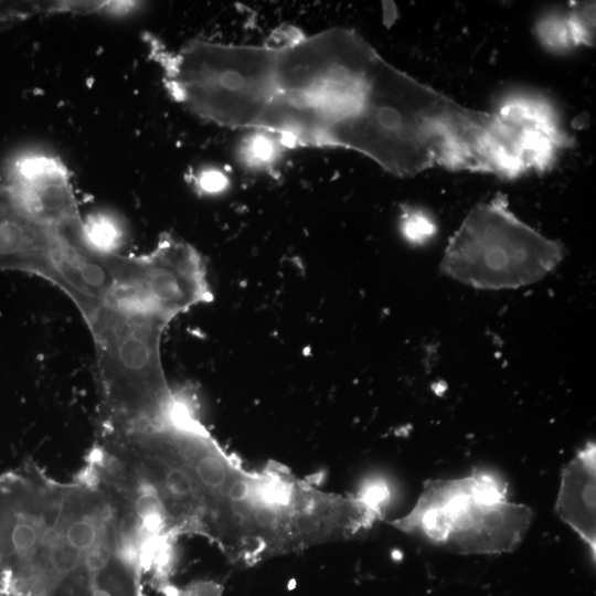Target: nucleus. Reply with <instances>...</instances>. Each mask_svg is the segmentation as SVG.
<instances>
[{
	"label": "nucleus",
	"instance_id": "obj_1",
	"mask_svg": "<svg viewBox=\"0 0 596 596\" xmlns=\"http://www.w3.org/2000/svg\"><path fill=\"white\" fill-rule=\"evenodd\" d=\"M145 42L170 97L219 126L266 131L284 147L354 150L396 177L415 174L435 147L438 93L353 30L287 26L259 45Z\"/></svg>",
	"mask_w": 596,
	"mask_h": 596
},
{
	"label": "nucleus",
	"instance_id": "obj_2",
	"mask_svg": "<svg viewBox=\"0 0 596 596\" xmlns=\"http://www.w3.org/2000/svg\"><path fill=\"white\" fill-rule=\"evenodd\" d=\"M169 425L199 501V535L233 563L267 560L291 520L295 476L274 462L262 469L245 468L211 436L189 405Z\"/></svg>",
	"mask_w": 596,
	"mask_h": 596
},
{
	"label": "nucleus",
	"instance_id": "obj_3",
	"mask_svg": "<svg viewBox=\"0 0 596 596\" xmlns=\"http://www.w3.org/2000/svg\"><path fill=\"white\" fill-rule=\"evenodd\" d=\"M65 486L32 459L0 475V593L52 596L65 579Z\"/></svg>",
	"mask_w": 596,
	"mask_h": 596
},
{
	"label": "nucleus",
	"instance_id": "obj_4",
	"mask_svg": "<svg viewBox=\"0 0 596 596\" xmlns=\"http://www.w3.org/2000/svg\"><path fill=\"white\" fill-rule=\"evenodd\" d=\"M533 511L508 500V485L489 470L430 480L414 508L391 521L395 529L459 554H502L515 550Z\"/></svg>",
	"mask_w": 596,
	"mask_h": 596
},
{
	"label": "nucleus",
	"instance_id": "obj_5",
	"mask_svg": "<svg viewBox=\"0 0 596 596\" xmlns=\"http://www.w3.org/2000/svg\"><path fill=\"white\" fill-rule=\"evenodd\" d=\"M564 246L521 221L504 194L475 205L448 240L440 272L479 289H514L544 278Z\"/></svg>",
	"mask_w": 596,
	"mask_h": 596
},
{
	"label": "nucleus",
	"instance_id": "obj_6",
	"mask_svg": "<svg viewBox=\"0 0 596 596\" xmlns=\"http://www.w3.org/2000/svg\"><path fill=\"white\" fill-rule=\"evenodd\" d=\"M1 188L40 225L61 231L82 225L70 171L57 156L26 152L15 157Z\"/></svg>",
	"mask_w": 596,
	"mask_h": 596
},
{
	"label": "nucleus",
	"instance_id": "obj_7",
	"mask_svg": "<svg viewBox=\"0 0 596 596\" xmlns=\"http://www.w3.org/2000/svg\"><path fill=\"white\" fill-rule=\"evenodd\" d=\"M62 231L40 225L22 213L0 188V269L50 278Z\"/></svg>",
	"mask_w": 596,
	"mask_h": 596
},
{
	"label": "nucleus",
	"instance_id": "obj_8",
	"mask_svg": "<svg viewBox=\"0 0 596 596\" xmlns=\"http://www.w3.org/2000/svg\"><path fill=\"white\" fill-rule=\"evenodd\" d=\"M596 446L588 441L563 468L555 512L596 554Z\"/></svg>",
	"mask_w": 596,
	"mask_h": 596
},
{
	"label": "nucleus",
	"instance_id": "obj_9",
	"mask_svg": "<svg viewBox=\"0 0 596 596\" xmlns=\"http://www.w3.org/2000/svg\"><path fill=\"white\" fill-rule=\"evenodd\" d=\"M594 6L579 4L568 15H549L536 24L541 42L549 49L564 50L578 44H592Z\"/></svg>",
	"mask_w": 596,
	"mask_h": 596
},
{
	"label": "nucleus",
	"instance_id": "obj_10",
	"mask_svg": "<svg viewBox=\"0 0 596 596\" xmlns=\"http://www.w3.org/2000/svg\"><path fill=\"white\" fill-rule=\"evenodd\" d=\"M82 237L85 243L102 253H117L123 230L119 222L105 213H97L83 220Z\"/></svg>",
	"mask_w": 596,
	"mask_h": 596
},
{
	"label": "nucleus",
	"instance_id": "obj_11",
	"mask_svg": "<svg viewBox=\"0 0 596 596\" xmlns=\"http://www.w3.org/2000/svg\"><path fill=\"white\" fill-rule=\"evenodd\" d=\"M283 148L284 146L276 136L254 130L240 145L238 158L251 168H269L279 158Z\"/></svg>",
	"mask_w": 596,
	"mask_h": 596
},
{
	"label": "nucleus",
	"instance_id": "obj_12",
	"mask_svg": "<svg viewBox=\"0 0 596 596\" xmlns=\"http://www.w3.org/2000/svg\"><path fill=\"white\" fill-rule=\"evenodd\" d=\"M400 230L408 243L423 245L435 236L437 226L424 210L406 207L401 215Z\"/></svg>",
	"mask_w": 596,
	"mask_h": 596
},
{
	"label": "nucleus",
	"instance_id": "obj_13",
	"mask_svg": "<svg viewBox=\"0 0 596 596\" xmlns=\"http://www.w3.org/2000/svg\"><path fill=\"white\" fill-rule=\"evenodd\" d=\"M192 181L196 190L205 194L220 193L230 184L226 172L215 167H205L194 172Z\"/></svg>",
	"mask_w": 596,
	"mask_h": 596
},
{
	"label": "nucleus",
	"instance_id": "obj_14",
	"mask_svg": "<svg viewBox=\"0 0 596 596\" xmlns=\"http://www.w3.org/2000/svg\"><path fill=\"white\" fill-rule=\"evenodd\" d=\"M0 596H15V595L6 594V593H0Z\"/></svg>",
	"mask_w": 596,
	"mask_h": 596
}]
</instances>
